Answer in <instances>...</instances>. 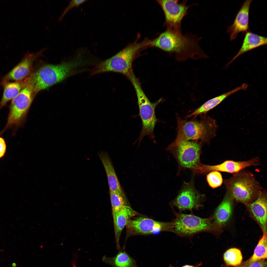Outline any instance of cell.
<instances>
[{"label": "cell", "instance_id": "6da1fadb", "mask_svg": "<svg viewBox=\"0 0 267 267\" xmlns=\"http://www.w3.org/2000/svg\"><path fill=\"white\" fill-rule=\"evenodd\" d=\"M200 40L195 36L183 34L181 31L167 28L157 38L149 40L148 46L174 53L180 60L204 57L205 55L200 47Z\"/></svg>", "mask_w": 267, "mask_h": 267}, {"label": "cell", "instance_id": "7a4b0ae2", "mask_svg": "<svg viewBox=\"0 0 267 267\" xmlns=\"http://www.w3.org/2000/svg\"><path fill=\"white\" fill-rule=\"evenodd\" d=\"M176 141L194 140L208 143L215 137L218 126L216 120L204 115L199 120L183 119L177 116Z\"/></svg>", "mask_w": 267, "mask_h": 267}, {"label": "cell", "instance_id": "3957f363", "mask_svg": "<svg viewBox=\"0 0 267 267\" xmlns=\"http://www.w3.org/2000/svg\"><path fill=\"white\" fill-rule=\"evenodd\" d=\"M81 59L57 65L44 66L25 79L33 92H37L61 81L83 63Z\"/></svg>", "mask_w": 267, "mask_h": 267}, {"label": "cell", "instance_id": "277c9868", "mask_svg": "<svg viewBox=\"0 0 267 267\" xmlns=\"http://www.w3.org/2000/svg\"><path fill=\"white\" fill-rule=\"evenodd\" d=\"M223 183L233 200L246 204L256 200L262 191L253 174L245 169L233 174Z\"/></svg>", "mask_w": 267, "mask_h": 267}, {"label": "cell", "instance_id": "5b68a950", "mask_svg": "<svg viewBox=\"0 0 267 267\" xmlns=\"http://www.w3.org/2000/svg\"><path fill=\"white\" fill-rule=\"evenodd\" d=\"M149 40L140 42L136 40L109 59L97 64L91 70V75L107 72L119 73L126 75L132 70L133 62L139 52L148 47Z\"/></svg>", "mask_w": 267, "mask_h": 267}, {"label": "cell", "instance_id": "8992f818", "mask_svg": "<svg viewBox=\"0 0 267 267\" xmlns=\"http://www.w3.org/2000/svg\"><path fill=\"white\" fill-rule=\"evenodd\" d=\"M127 78L132 84L135 90L139 109V116L142 121V129L137 140L139 144L143 138L146 136H148L151 139L154 138V129L156 124L158 122L156 115L155 110L162 99L160 98L155 102H151L145 94L139 80L134 73L130 74Z\"/></svg>", "mask_w": 267, "mask_h": 267}, {"label": "cell", "instance_id": "52a82bcc", "mask_svg": "<svg viewBox=\"0 0 267 267\" xmlns=\"http://www.w3.org/2000/svg\"><path fill=\"white\" fill-rule=\"evenodd\" d=\"M202 145V143L197 141L175 140L166 150L175 157L180 168L189 169L199 174L203 165L200 161Z\"/></svg>", "mask_w": 267, "mask_h": 267}, {"label": "cell", "instance_id": "ba28073f", "mask_svg": "<svg viewBox=\"0 0 267 267\" xmlns=\"http://www.w3.org/2000/svg\"><path fill=\"white\" fill-rule=\"evenodd\" d=\"M172 210L175 216L173 221L174 233L180 236L190 238L202 232L215 233L220 228L214 223L213 216L202 218L193 214L178 213Z\"/></svg>", "mask_w": 267, "mask_h": 267}, {"label": "cell", "instance_id": "9c48e42d", "mask_svg": "<svg viewBox=\"0 0 267 267\" xmlns=\"http://www.w3.org/2000/svg\"><path fill=\"white\" fill-rule=\"evenodd\" d=\"M33 93L30 87L25 85L12 99L9 107L7 123L0 134L7 129L16 128L20 125L32 103Z\"/></svg>", "mask_w": 267, "mask_h": 267}, {"label": "cell", "instance_id": "30bf717a", "mask_svg": "<svg viewBox=\"0 0 267 267\" xmlns=\"http://www.w3.org/2000/svg\"><path fill=\"white\" fill-rule=\"evenodd\" d=\"M126 226V239L134 235L151 234L162 231L174 233V225L173 221L159 222L142 217L134 219H130Z\"/></svg>", "mask_w": 267, "mask_h": 267}, {"label": "cell", "instance_id": "8fae6325", "mask_svg": "<svg viewBox=\"0 0 267 267\" xmlns=\"http://www.w3.org/2000/svg\"><path fill=\"white\" fill-rule=\"evenodd\" d=\"M206 196L195 188L192 181L185 183L175 199L170 203L172 207L177 208L180 212L185 210H198L203 206Z\"/></svg>", "mask_w": 267, "mask_h": 267}, {"label": "cell", "instance_id": "7c38bea8", "mask_svg": "<svg viewBox=\"0 0 267 267\" xmlns=\"http://www.w3.org/2000/svg\"><path fill=\"white\" fill-rule=\"evenodd\" d=\"M157 2L161 7L165 18V24L167 28L181 31L182 20L187 13L190 7L186 1L179 3L178 0H158Z\"/></svg>", "mask_w": 267, "mask_h": 267}, {"label": "cell", "instance_id": "4fadbf2b", "mask_svg": "<svg viewBox=\"0 0 267 267\" xmlns=\"http://www.w3.org/2000/svg\"><path fill=\"white\" fill-rule=\"evenodd\" d=\"M260 164V159L258 157H254L248 160L243 161L228 160L220 164L215 165L203 164L201 168V174L215 171L234 174L246 167L257 166Z\"/></svg>", "mask_w": 267, "mask_h": 267}, {"label": "cell", "instance_id": "5bb4252c", "mask_svg": "<svg viewBox=\"0 0 267 267\" xmlns=\"http://www.w3.org/2000/svg\"><path fill=\"white\" fill-rule=\"evenodd\" d=\"M252 0H246L237 14L233 23L227 28L230 40L235 39L240 32H247L249 28V9Z\"/></svg>", "mask_w": 267, "mask_h": 267}, {"label": "cell", "instance_id": "9a60e30c", "mask_svg": "<svg viewBox=\"0 0 267 267\" xmlns=\"http://www.w3.org/2000/svg\"><path fill=\"white\" fill-rule=\"evenodd\" d=\"M249 211L261 227L263 232H267V191L263 190L257 199L248 204Z\"/></svg>", "mask_w": 267, "mask_h": 267}, {"label": "cell", "instance_id": "2e32d148", "mask_svg": "<svg viewBox=\"0 0 267 267\" xmlns=\"http://www.w3.org/2000/svg\"><path fill=\"white\" fill-rule=\"evenodd\" d=\"M98 155L106 173L110 191L118 194L127 200L109 155L103 151L99 153Z\"/></svg>", "mask_w": 267, "mask_h": 267}, {"label": "cell", "instance_id": "e0dca14e", "mask_svg": "<svg viewBox=\"0 0 267 267\" xmlns=\"http://www.w3.org/2000/svg\"><path fill=\"white\" fill-rule=\"evenodd\" d=\"M44 50L35 54L27 55L22 62L4 76L2 79V84L10 80L21 81L26 77L31 69L33 60Z\"/></svg>", "mask_w": 267, "mask_h": 267}, {"label": "cell", "instance_id": "ac0fdd59", "mask_svg": "<svg viewBox=\"0 0 267 267\" xmlns=\"http://www.w3.org/2000/svg\"><path fill=\"white\" fill-rule=\"evenodd\" d=\"M137 214L130 206L126 205L120 210L112 214L115 242L118 250L121 249L119 240L123 229L131 218Z\"/></svg>", "mask_w": 267, "mask_h": 267}, {"label": "cell", "instance_id": "d6986e66", "mask_svg": "<svg viewBox=\"0 0 267 267\" xmlns=\"http://www.w3.org/2000/svg\"><path fill=\"white\" fill-rule=\"evenodd\" d=\"M248 86L244 83L239 87L236 88L227 92L223 93L207 101L200 107L192 111L185 117L186 119L192 117L195 118L199 115H205L208 111L214 108L225 99L231 94L241 90H245Z\"/></svg>", "mask_w": 267, "mask_h": 267}, {"label": "cell", "instance_id": "ffe728a7", "mask_svg": "<svg viewBox=\"0 0 267 267\" xmlns=\"http://www.w3.org/2000/svg\"><path fill=\"white\" fill-rule=\"evenodd\" d=\"M233 200L226 192L223 200L213 216L214 223L220 228L228 221L231 216Z\"/></svg>", "mask_w": 267, "mask_h": 267}, {"label": "cell", "instance_id": "44dd1931", "mask_svg": "<svg viewBox=\"0 0 267 267\" xmlns=\"http://www.w3.org/2000/svg\"><path fill=\"white\" fill-rule=\"evenodd\" d=\"M267 38L252 32H247L245 35L241 47L238 52L228 63L229 66L242 54L258 47L267 44Z\"/></svg>", "mask_w": 267, "mask_h": 267}, {"label": "cell", "instance_id": "7402d4cb", "mask_svg": "<svg viewBox=\"0 0 267 267\" xmlns=\"http://www.w3.org/2000/svg\"><path fill=\"white\" fill-rule=\"evenodd\" d=\"M102 261L113 267H138L136 261L124 249H120L114 256H104Z\"/></svg>", "mask_w": 267, "mask_h": 267}, {"label": "cell", "instance_id": "603a6c76", "mask_svg": "<svg viewBox=\"0 0 267 267\" xmlns=\"http://www.w3.org/2000/svg\"><path fill=\"white\" fill-rule=\"evenodd\" d=\"M2 85L4 90L0 102V110L7 102L16 96L25 86L24 80L13 82H7Z\"/></svg>", "mask_w": 267, "mask_h": 267}, {"label": "cell", "instance_id": "cb8c5ba5", "mask_svg": "<svg viewBox=\"0 0 267 267\" xmlns=\"http://www.w3.org/2000/svg\"><path fill=\"white\" fill-rule=\"evenodd\" d=\"M262 237L259 240L253 255L246 263H249L267 258V232H264Z\"/></svg>", "mask_w": 267, "mask_h": 267}, {"label": "cell", "instance_id": "d4e9b609", "mask_svg": "<svg viewBox=\"0 0 267 267\" xmlns=\"http://www.w3.org/2000/svg\"><path fill=\"white\" fill-rule=\"evenodd\" d=\"M223 257L225 263L229 266H238L242 261L241 252L236 248H232L227 250L224 253Z\"/></svg>", "mask_w": 267, "mask_h": 267}, {"label": "cell", "instance_id": "484cf974", "mask_svg": "<svg viewBox=\"0 0 267 267\" xmlns=\"http://www.w3.org/2000/svg\"><path fill=\"white\" fill-rule=\"evenodd\" d=\"M110 195L112 214L117 212L127 204V201L121 195L110 191Z\"/></svg>", "mask_w": 267, "mask_h": 267}, {"label": "cell", "instance_id": "4316f807", "mask_svg": "<svg viewBox=\"0 0 267 267\" xmlns=\"http://www.w3.org/2000/svg\"><path fill=\"white\" fill-rule=\"evenodd\" d=\"M206 178L209 186L213 188L220 186L223 182L221 174L216 171L210 172L207 175Z\"/></svg>", "mask_w": 267, "mask_h": 267}, {"label": "cell", "instance_id": "83f0119b", "mask_svg": "<svg viewBox=\"0 0 267 267\" xmlns=\"http://www.w3.org/2000/svg\"><path fill=\"white\" fill-rule=\"evenodd\" d=\"M87 1L86 0H73L71 1L68 5L63 11L60 17L59 21H61L66 14L70 9L74 7H77Z\"/></svg>", "mask_w": 267, "mask_h": 267}, {"label": "cell", "instance_id": "f1b7e54d", "mask_svg": "<svg viewBox=\"0 0 267 267\" xmlns=\"http://www.w3.org/2000/svg\"><path fill=\"white\" fill-rule=\"evenodd\" d=\"M246 264V267H267V262L265 259H261L252 263Z\"/></svg>", "mask_w": 267, "mask_h": 267}, {"label": "cell", "instance_id": "f546056e", "mask_svg": "<svg viewBox=\"0 0 267 267\" xmlns=\"http://www.w3.org/2000/svg\"><path fill=\"white\" fill-rule=\"evenodd\" d=\"M6 148L5 140L3 138L0 137V158L4 156L6 151Z\"/></svg>", "mask_w": 267, "mask_h": 267}, {"label": "cell", "instance_id": "4dcf8cb0", "mask_svg": "<svg viewBox=\"0 0 267 267\" xmlns=\"http://www.w3.org/2000/svg\"><path fill=\"white\" fill-rule=\"evenodd\" d=\"M201 262L197 263L195 265H185L181 267H200L202 264ZM169 267H174L172 265L170 264L169 266Z\"/></svg>", "mask_w": 267, "mask_h": 267}, {"label": "cell", "instance_id": "1f68e13d", "mask_svg": "<svg viewBox=\"0 0 267 267\" xmlns=\"http://www.w3.org/2000/svg\"><path fill=\"white\" fill-rule=\"evenodd\" d=\"M243 267V266H235V267Z\"/></svg>", "mask_w": 267, "mask_h": 267}, {"label": "cell", "instance_id": "d6a6232c", "mask_svg": "<svg viewBox=\"0 0 267 267\" xmlns=\"http://www.w3.org/2000/svg\"><path fill=\"white\" fill-rule=\"evenodd\" d=\"M3 251V250L1 249H0V252H2Z\"/></svg>", "mask_w": 267, "mask_h": 267}]
</instances>
